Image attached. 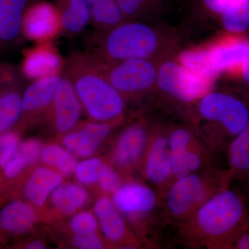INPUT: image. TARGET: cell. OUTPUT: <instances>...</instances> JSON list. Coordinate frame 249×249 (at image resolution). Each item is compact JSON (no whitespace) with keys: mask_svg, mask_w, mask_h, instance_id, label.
Instances as JSON below:
<instances>
[{"mask_svg":"<svg viewBox=\"0 0 249 249\" xmlns=\"http://www.w3.org/2000/svg\"><path fill=\"white\" fill-rule=\"evenodd\" d=\"M62 74L34 80L23 91L21 118L34 123L45 118Z\"/></svg>","mask_w":249,"mask_h":249,"instance_id":"obj_18","label":"cell"},{"mask_svg":"<svg viewBox=\"0 0 249 249\" xmlns=\"http://www.w3.org/2000/svg\"><path fill=\"white\" fill-rule=\"evenodd\" d=\"M64 177L47 165H39L26 180L23 193L28 202L41 209L48 201L54 190L63 182Z\"/></svg>","mask_w":249,"mask_h":249,"instance_id":"obj_19","label":"cell"},{"mask_svg":"<svg viewBox=\"0 0 249 249\" xmlns=\"http://www.w3.org/2000/svg\"><path fill=\"white\" fill-rule=\"evenodd\" d=\"M37 208L28 201L16 200L0 209V230L22 235L34 229L38 221Z\"/></svg>","mask_w":249,"mask_h":249,"instance_id":"obj_20","label":"cell"},{"mask_svg":"<svg viewBox=\"0 0 249 249\" xmlns=\"http://www.w3.org/2000/svg\"><path fill=\"white\" fill-rule=\"evenodd\" d=\"M124 121L98 122L90 120L78 124L61 136L62 145L77 158H89L99 150L110 138L114 129Z\"/></svg>","mask_w":249,"mask_h":249,"instance_id":"obj_14","label":"cell"},{"mask_svg":"<svg viewBox=\"0 0 249 249\" xmlns=\"http://www.w3.org/2000/svg\"><path fill=\"white\" fill-rule=\"evenodd\" d=\"M49 200L55 212L70 217L88 206L90 196L85 186L79 183L62 182L54 190Z\"/></svg>","mask_w":249,"mask_h":249,"instance_id":"obj_22","label":"cell"},{"mask_svg":"<svg viewBox=\"0 0 249 249\" xmlns=\"http://www.w3.org/2000/svg\"><path fill=\"white\" fill-rule=\"evenodd\" d=\"M44 145L39 139L31 138L19 142L16 155L27 159L31 165H34L40 160L41 152Z\"/></svg>","mask_w":249,"mask_h":249,"instance_id":"obj_34","label":"cell"},{"mask_svg":"<svg viewBox=\"0 0 249 249\" xmlns=\"http://www.w3.org/2000/svg\"><path fill=\"white\" fill-rule=\"evenodd\" d=\"M213 85L168 57L159 64L154 96H158L165 109L176 111L186 121L192 106L211 91Z\"/></svg>","mask_w":249,"mask_h":249,"instance_id":"obj_7","label":"cell"},{"mask_svg":"<svg viewBox=\"0 0 249 249\" xmlns=\"http://www.w3.org/2000/svg\"><path fill=\"white\" fill-rule=\"evenodd\" d=\"M105 160L97 157H89L78 162L74 171L75 178L85 186L97 184Z\"/></svg>","mask_w":249,"mask_h":249,"instance_id":"obj_29","label":"cell"},{"mask_svg":"<svg viewBox=\"0 0 249 249\" xmlns=\"http://www.w3.org/2000/svg\"><path fill=\"white\" fill-rule=\"evenodd\" d=\"M68 227L73 235L98 233L99 230L97 218L93 211L83 210L72 215Z\"/></svg>","mask_w":249,"mask_h":249,"instance_id":"obj_30","label":"cell"},{"mask_svg":"<svg viewBox=\"0 0 249 249\" xmlns=\"http://www.w3.org/2000/svg\"><path fill=\"white\" fill-rule=\"evenodd\" d=\"M152 121L140 117L121 129L111 143L107 161L124 176L133 178L140 173L150 139Z\"/></svg>","mask_w":249,"mask_h":249,"instance_id":"obj_10","label":"cell"},{"mask_svg":"<svg viewBox=\"0 0 249 249\" xmlns=\"http://www.w3.org/2000/svg\"><path fill=\"white\" fill-rule=\"evenodd\" d=\"M175 242L191 249H231L249 230V207L245 196L230 187L201 205L176 227Z\"/></svg>","mask_w":249,"mask_h":249,"instance_id":"obj_1","label":"cell"},{"mask_svg":"<svg viewBox=\"0 0 249 249\" xmlns=\"http://www.w3.org/2000/svg\"><path fill=\"white\" fill-rule=\"evenodd\" d=\"M178 43V33L173 29L155 22L125 20L96 32L88 53L101 63L135 58L160 62L173 53Z\"/></svg>","mask_w":249,"mask_h":249,"instance_id":"obj_2","label":"cell"},{"mask_svg":"<svg viewBox=\"0 0 249 249\" xmlns=\"http://www.w3.org/2000/svg\"><path fill=\"white\" fill-rule=\"evenodd\" d=\"M62 31L73 36L84 30L90 22L87 0H56Z\"/></svg>","mask_w":249,"mask_h":249,"instance_id":"obj_24","label":"cell"},{"mask_svg":"<svg viewBox=\"0 0 249 249\" xmlns=\"http://www.w3.org/2000/svg\"><path fill=\"white\" fill-rule=\"evenodd\" d=\"M168 124L152 121L150 139L142 160L140 175L160 196L173 181Z\"/></svg>","mask_w":249,"mask_h":249,"instance_id":"obj_11","label":"cell"},{"mask_svg":"<svg viewBox=\"0 0 249 249\" xmlns=\"http://www.w3.org/2000/svg\"><path fill=\"white\" fill-rule=\"evenodd\" d=\"M111 198L134 235L147 247H158L157 231L161 227L160 193L148 183L130 178Z\"/></svg>","mask_w":249,"mask_h":249,"instance_id":"obj_6","label":"cell"},{"mask_svg":"<svg viewBox=\"0 0 249 249\" xmlns=\"http://www.w3.org/2000/svg\"><path fill=\"white\" fill-rule=\"evenodd\" d=\"M21 80L12 67H0V133L8 132L21 119Z\"/></svg>","mask_w":249,"mask_h":249,"instance_id":"obj_16","label":"cell"},{"mask_svg":"<svg viewBox=\"0 0 249 249\" xmlns=\"http://www.w3.org/2000/svg\"><path fill=\"white\" fill-rule=\"evenodd\" d=\"M124 180V176L114 166L107 161H105L97 184L104 195L111 196L119 189Z\"/></svg>","mask_w":249,"mask_h":249,"instance_id":"obj_31","label":"cell"},{"mask_svg":"<svg viewBox=\"0 0 249 249\" xmlns=\"http://www.w3.org/2000/svg\"><path fill=\"white\" fill-rule=\"evenodd\" d=\"M249 121V109L245 102L213 90L194 103L186 119L212 157L226 152Z\"/></svg>","mask_w":249,"mask_h":249,"instance_id":"obj_3","label":"cell"},{"mask_svg":"<svg viewBox=\"0 0 249 249\" xmlns=\"http://www.w3.org/2000/svg\"><path fill=\"white\" fill-rule=\"evenodd\" d=\"M70 245L78 249H102L107 246L103 237L98 233L73 235L70 238Z\"/></svg>","mask_w":249,"mask_h":249,"instance_id":"obj_35","label":"cell"},{"mask_svg":"<svg viewBox=\"0 0 249 249\" xmlns=\"http://www.w3.org/2000/svg\"><path fill=\"white\" fill-rule=\"evenodd\" d=\"M90 22L97 33L109 30L126 20L116 0H87Z\"/></svg>","mask_w":249,"mask_h":249,"instance_id":"obj_26","label":"cell"},{"mask_svg":"<svg viewBox=\"0 0 249 249\" xmlns=\"http://www.w3.org/2000/svg\"><path fill=\"white\" fill-rule=\"evenodd\" d=\"M249 43L240 39L214 42L206 47L188 49L183 54L185 67L205 80L214 83L224 71L240 70L248 58Z\"/></svg>","mask_w":249,"mask_h":249,"instance_id":"obj_8","label":"cell"},{"mask_svg":"<svg viewBox=\"0 0 249 249\" xmlns=\"http://www.w3.org/2000/svg\"><path fill=\"white\" fill-rule=\"evenodd\" d=\"M65 67L58 49L52 41L40 42L28 49L22 65L24 76L33 81L61 74Z\"/></svg>","mask_w":249,"mask_h":249,"instance_id":"obj_17","label":"cell"},{"mask_svg":"<svg viewBox=\"0 0 249 249\" xmlns=\"http://www.w3.org/2000/svg\"><path fill=\"white\" fill-rule=\"evenodd\" d=\"M83 111L91 121H124L127 101L109 83L88 52L72 54L65 65Z\"/></svg>","mask_w":249,"mask_h":249,"instance_id":"obj_4","label":"cell"},{"mask_svg":"<svg viewBox=\"0 0 249 249\" xmlns=\"http://www.w3.org/2000/svg\"><path fill=\"white\" fill-rule=\"evenodd\" d=\"M31 166L27 159L22 156L16 155L3 168V173L6 178L13 179L18 178L26 168Z\"/></svg>","mask_w":249,"mask_h":249,"instance_id":"obj_36","label":"cell"},{"mask_svg":"<svg viewBox=\"0 0 249 249\" xmlns=\"http://www.w3.org/2000/svg\"><path fill=\"white\" fill-rule=\"evenodd\" d=\"M19 137L16 132L0 133V169L14 158L19 145Z\"/></svg>","mask_w":249,"mask_h":249,"instance_id":"obj_32","label":"cell"},{"mask_svg":"<svg viewBox=\"0 0 249 249\" xmlns=\"http://www.w3.org/2000/svg\"><path fill=\"white\" fill-rule=\"evenodd\" d=\"M226 152L234 179L245 181L249 171V121L229 143Z\"/></svg>","mask_w":249,"mask_h":249,"instance_id":"obj_25","label":"cell"},{"mask_svg":"<svg viewBox=\"0 0 249 249\" xmlns=\"http://www.w3.org/2000/svg\"><path fill=\"white\" fill-rule=\"evenodd\" d=\"M231 249H249V230L244 232L236 239Z\"/></svg>","mask_w":249,"mask_h":249,"instance_id":"obj_37","label":"cell"},{"mask_svg":"<svg viewBox=\"0 0 249 249\" xmlns=\"http://www.w3.org/2000/svg\"><path fill=\"white\" fill-rule=\"evenodd\" d=\"M245 181L246 182V187H247V193H248L249 196V171L246 177Z\"/></svg>","mask_w":249,"mask_h":249,"instance_id":"obj_40","label":"cell"},{"mask_svg":"<svg viewBox=\"0 0 249 249\" xmlns=\"http://www.w3.org/2000/svg\"><path fill=\"white\" fill-rule=\"evenodd\" d=\"M249 0H202L205 10L219 18L233 12L247 4Z\"/></svg>","mask_w":249,"mask_h":249,"instance_id":"obj_33","label":"cell"},{"mask_svg":"<svg viewBox=\"0 0 249 249\" xmlns=\"http://www.w3.org/2000/svg\"><path fill=\"white\" fill-rule=\"evenodd\" d=\"M25 248L28 249H43L47 248V245L44 241L34 240L29 242L26 245Z\"/></svg>","mask_w":249,"mask_h":249,"instance_id":"obj_38","label":"cell"},{"mask_svg":"<svg viewBox=\"0 0 249 249\" xmlns=\"http://www.w3.org/2000/svg\"><path fill=\"white\" fill-rule=\"evenodd\" d=\"M126 20L156 22L168 0H116Z\"/></svg>","mask_w":249,"mask_h":249,"instance_id":"obj_27","label":"cell"},{"mask_svg":"<svg viewBox=\"0 0 249 249\" xmlns=\"http://www.w3.org/2000/svg\"><path fill=\"white\" fill-rule=\"evenodd\" d=\"M234 179L231 170L210 164L199 171L173 180L161 195V227L176 228L206 201L230 187Z\"/></svg>","mask_w":249,"mask_h":249,"instance_id":"obj_5","label":"cell"},{"mask_svg":"<svg viewBox=\"0 0 249 249\" xmlns=\"http://www.w3.org/2000/svg\"><path fill=\"white\" fill-rule=\"evenodd\" d=\"M61 31V19L56 6L39 1L26 10L22 32L29 40L37 43L52 41Z\"/></svg>","mask_w":249,"mask_h":249,"instance_id":"obj_15","label":"cell"},{"mask_svg":"<svg viewBox=\"0 0 249 249\" xmlns=\"http://www.w3.org/2000/svg\"><path fill=\"white\" fill-rule=\"evenodd\" d=\"M83 111L71 80L64 71L45 118L55 132L62 136L78 125Z\"/></svg>","mask_w":249,"mask_h":249,"instance_id":"obj_13","label":"cell"},{"mask_svg":"<svg viewBox=\"0 0 249 249\" xmlns=\"http://www.w3.org/2000/svg\"><path fill=\"white\" fill-rule=\"evenodd\" d=\"M93 60L127 102L141 101L155 94L160 62L150 59L135 58L101 63L93 58Z\"/></svg>","mask_w":249,"mask_h":249,"instance_id":"obj_9","label":"cell"},{"mask_svg":"<svg viewBox=\"0 0 249 249\" xmlns=\"http://www.w3.org/2000/svg\"><path fill=\"white\" fill-rule=\"evenodd\" d=\"M168 142L174 180L189 175L186 162L188 147L196 136L188 123L168 124Z\"/></svg>","mask_w":249,"mask_h":249,"instance_id":"obj_21","label":"cell"},{"mask_svg":"<svg viewBox=\"0 0 249 249\" xmlns=\"http://www.w3.org/2000/svg\"><path fill=\"white\" fill-rule=\"evenodd\" d=\"M93 213L97 218L99 230L109 247L135 249L146 244L134 235L111 196H100L94 203Z\"/></svg>","mask_w":249,"mask_h":249,"instance_id":"obj_12","label":"cell"},{"mask_svg":"<svg viewBox=\"0 0 249 249\" xmlns=\"http://www.w3.org/2000/svg\"><path fill=\"white\" fill-rule=\"evenodd\" d=\"M40 160L43 165L61 174L64 178L74 175L78 160L76 156L63 145L50 143L44 145L41 152Z\"/></svg>","mask_w":249,"mask_h":249,"instance_id":"obj_28","label":"cell"},{"mask_svg":"<svg viewBox=\"0 0 249 249\" xmlns=\"http://www.w3.org/2000/svg\"><path fill=\"white\" fill-rule=\"evenodd\" d=\"M242 75H243L244 78H245V81L249 87V54L248 58L244 64L243 67H242Z\"/></svg>","mask_w":249,"mask_h":249,"instance_id":"obj_39","label":"cell"},{"mask_svg":"<svg viewBox=\"0 0 249 249\" xmlns=\"http://www.w3.org/2000/svg\"><path fill=\"white\" fill-rule=\"evenodd\" d=\"M29 0H0V40L13 42L22 30Z\"/></svg>","mask_w":249,"mask_h":249,"instance_id":"obj_23","label":"cell"}]
</instances>
